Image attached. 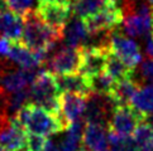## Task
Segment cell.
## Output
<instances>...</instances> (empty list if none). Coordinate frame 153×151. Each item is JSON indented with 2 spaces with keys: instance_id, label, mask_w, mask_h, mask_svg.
Masks as SVG:
<instances>
[{
  "instance_id": "4fadbf2b",
  "label": "cell",
  "mask_w": 153,
  "mask_h": 151,
  "mask_svg": "<svg viewBox=\"0 0 153 151\" xmlns=\"http://www.w3.org/2000/svg\"><path fill=\"white\" fill-rule=\"evenodd\" d=\"M80 151H109L108 127L100 125H86Z\"/></svg>"
},
{
  "instance_id": "4316f807",
  "label": "cell",
  "mask_w": 153,
  "mask_h": 151,
  "mask_svg": "<svg viewBox=\"0 0 153 151\" xmlns=\"http://www.w3.org/2000/svg\"><path fill=\"white\" fill-rule=\"evenodd\" d=\"M140 77L144 82H148L151 87H153V61L152 59H143L139 66Z\"/></svg>"
},
{
  "instance_id": "836d02e7",
  "label": "cell",
  "mask_w": 153,
  "mask_h": 151,
  "mask_svg": "<svg viewBox=\"0 0 153 151\" xmlns=\"http://www.w3.org/2000/svg\"><path fill=\"white\" fill-rule=\"evenodd\" d=\"M152 34H153V32H152Z\"/></svg>"
},
{
  "instance_id": "52a82bcc",
  "label": "cell",
  "mask_w": 153,
  "mask_h": 151,
  "mask_svg": "<svg viewBox=\"0 0 153 151\" xmlns=\"http://www.w3.org/2000/svg\"><path fill=\"white\" fill-rule=\"evenodd\" d=\"M110 51L104 45H85L81 48V64L79 72L91 79L105 72L106 59Z\"/></svg>"
},
{
  "instance_id": "ac0fdd59",
  "label": "cell",
  "mask_w": 153,
  "mask_h": 151,
  "mask_svg": "<svg viewBox=\"0 0 153 151\" xmlns=\"http://www.w3.org/2000/svg\"><path fill=\"white\" fill-rule=\"evenodd\" d=\"M24 21L20 15L12 10L0 14V37L10 40H20L23 34Z\"/></svg>"
},
{
  "instance_id": "484cf974",
  "label": "cell",
  "mask_w": 153,
  "mask_h": 151,
  "mask_svg": "<svg viewBox=\"0 0 153 151\" xmlns=\"http://www.w3.org/2000/svg\"><path fill=\"white\" fill-rule=\"evenodd\" d=\"M46 141H47V137H42V136H38V135L28 133V136H27L25 150L27 151H45Z\"/></svg>"
},
{
  "instance_id": "7402d4cb",
  "label": "cell",
  "mask_w": 153,
  "mask_h": 151,
  "mask_svg": "<svg viewBox=\"0 0 153 151\" xmlns=\"http://www.w3.org/2000/svg\"><path fill=\"white\" fill-rule=\"evenodd\" d=\"M133 141L137 149H142L147 145L153 144V127L147 122H140L133 133Z\"/></svg>"
},
{
  "instance_id": "44dd1931",
  "label": "cell",
  "mask_w": 153,
  "mask_h": 151,
  "mask_svg": "<svg viewBox=\"0 0 153 151\" xmlns=\"http://www.w3.org/2000/svg\"><path fill=\"white\" fill-rule=\"evenodd\" d=\"M105 73L110 76L114 81L120 82V81L133 78L134 69L128 67L127 64L120 61V59L117 56H114L113 53H109L108 59H106Z\"/></svg>"
},
{
  "instance_id": "8992f818",
  "label": "cell",
  "mask_w": 153,
  "mask_h": 151,
  "mask_svg": "<svg viewBox=\"0 0 153 151\" xmlns=\"http://www.w3.org/2000/svg\"><path fill=\"white\" fill-rule=\"evenodd\" d=\"M140 122H144V118L130 106H117L111 112L108 130L118 136L132 137Z\"/></svg>"
},
{
  "instance_id": "1f68e13d",
  "label": "cell",
  "mask_w": 153,
  "mask_h": 151,
  "mask_svg": "<svg viewBox=\"0 0 153 151\" xmlns=\"http://www.w3.org/2000/svg\"><path fill=\"white\" fill-rule=\"evenodd\" d=\"M144 122H147V123H149V125L153 127V115L152 116H148V117H146V120H144Z\"/></svg>"
},
{
  "instance_id": "8fae6325",
  "label": "cell",
  "mask_w": 153,
  "mask_h": 151,
  "mask_svg": "<svg viewBox=\"0 0 153 151\" xmlns=\"http://www.w3.org/2000/svg\"><path fill=\"white\" fill-rule=\"evenodd\" d=\"M7 58L17 63L22 69H33L39 67L47 59V56L45 53H37L28 49L25 45L22 44L20 40H12Z\"/></svg>"
},
{
  "instance_id": "277c9868",
  "label": "cell",
  "mask_w": 153,
  "mask_h": 151,
  "mask_svg": "<svg viewBox=\"0 0 153 151\" xmlns=\"http://www.w3.org/2000/svg\"><path fill=\"white\" fill-rule=\"evenodd\" d=\"M123 19H124L123 8L118 5V0H113L110 4H108L99 13L84 19V21L87 28V32H89L91 37V35L110 33V32L114 30V28L123 24Z\"/></svg>"
},
{
  "instance_id": "3957f363",
  "label": "cell",
  "mask_w": 153,
  "mask_h": 151,
  "mask_svg": "<svg viewBox=\"0 0 153 151\" xmlns=\"http://www.w3.org/2000/svg\"><path fill=\"white\" fill-rule=\"evenodd\" d=\"M30 96L33 105L46 110L54 116H59L62 92L58 88L54 74L42 68L30 86Z\"/></svg>"
},
{
  "instance_id": "d6986e66",
  "label": "cell",
  "mask_w": 153,
  "mask_h": 151,
  "mask_svg": "<svg viewBox=\"0 0 153 151\" xmlns=\"http://www.w3.org/2000/svg\"><path fill=\"white\" fill-rule=\"evenodd\" d=\"M130 107L139 113L146 120V117L153 115V87L151 86H139L134 93L132 101H130Z\"/></svg>"
},
{
  "instance_id": "83f0119b",
  "label": "cell",
  "mask_w": 153,
  "mask_h": 151,
  "mask_svg": "<svg viewBox=\"0 0 153 151\" xmlns=\"http://www.w3.org/2000/svg\"><path fill=\"white\" fill-rule=\"evenodd\" d=\"M146 53H147V56H148V59H152V61H153V35L152 34L147 38Z\"/></svg>"
},
{
  "instance_id": "5bb4252c",
  "label": "cell",
  "mask_w": 153,
  "mask_h": 151,
  "mask_svg": "<svg viewBox=\"0 0 153 151\" xmlns=\"http://www.w3.org/2000/svg\"><path fill=\"white\" fill-rule=\"evenodd\" d=\"M29 86L24 69H5L0 73V98H5L10 95L20 92Z\"/></svg>"
},
{
  "instance_id": "cb8c5ba5",
  "label": "cell",
  "mask_w": 153,
  "mask_h": 151,
  "mask_svg": "<svg viewBox=\"0 0 153 151\" xmlns=\"http://www.w3.org/2000/svg\"><path fill=\"white\" fill-rule=\"evenodd\" d=\"M91 88H92V93L95 95H100V96H108L110 89L113 88L114 83L117 81H114L110 76L106 74L105 72L96 76V77L91 78Z\"/></svg>"
},
{
  "instance_id": "9c48e42d",
  "label": "cell",
  "mask_w": 153,
  "mask_h": 151,
  "mask_svg": "<svg viewBox=\"0 0 153 151\" xmlns=\"http://www.w3.org/2000/svg\"><path fill=\"white\" fill-rule=\"evenodd\" d=\"M114 105L105 96L92 93L87 97L82 120L86 125H100L108 127Z\"/></svg>"
},
{
  "instance_id": "7c38bea8",
  "label": "cell",
  "mask_w": 153,
  "mask_h": 151,
  "mask_svg": "<svg viewBox=\"0 0 153 151\" xmlns=\"http://www.w3.org/2000/svg\"><path fill=\"white\" fill-rule=\"evenodd\" d=\"M86 101H87L86 96L75 95V93H62L59 116L62 117V120L67 125L75 121H79L84 117Z\"/></svg>"
},
{
  "instance_id": "2e32d148",
  "label": "cell",
  "mask_w": 153,
  "mask_h": 151,
  "mask_svg": "<svg viewBox=\"0 0 153 151\" xmlns=\"http://www.w3.org/2000/svg\"><path fill=\"white\" fill-rule=\"evenodd\" d=\"M58 88L62 93H75L89 97L92 95L91 81L87 79L80 73L67 74V76H56Z\"/></svg>"
},
{
  "instance_id": "f546056e",
  "label": "cell",
  "mask_w": 153,
  "mask_h": 151,
  "mask_svg": "<svg viewBox=\"0 0 153 151\" xmlns=\"http://www.w3.org/2000/svg\"><path fill=\"white\" fill-rule=\"evenodd\" d=\"M9 5H8V0H0V14L9 12Z\"/></svg>"
},
{
  "instance_id": "e575fe53",
  "label": "cell",
  "mask_w": 153,
  "mask_h": 151,
  "mask_svg": "<svg viewBox=\"0 0 153 151\" xmlns=\"http://www.w3.org/2000/svg\"><path fill=\"white\" fill-rule=\"evenodd\" d=\"M152 35H153V34H152Z\"/></svg>"
},
{
  "instance_id": "603a6c76",
  "label": "cell",
  "mask_w": 153,
  "mask_h": 151,
  "mask_svg": "<svg viewBox=\"0 0 153 151\" xmlns=\"http://www.w3.org/2000/svg\"><path fill=\"white\" fill-rule=\"evenodd\" d=\"M109 151H138L132 137H122L108 130Z\"/></svg>"
},
{
  "instance_id": "f1b7e54d",
  "label": "cell",
  "mask_w": 153,
  "mask_h": 151,
  "mask_svg": "<svg viewBox=\"0 0 153 151\" xmlns=\"http://www.w3.org/2000/svg\"><path fill=\"white\" fill-rule=\"evenodd\" d=\"M38 3H52V4H66V5H71L72 0H38Z\"/></svg>"
},
{
  "instance_id": "6da1fadb",
  "label": "cell",
  "mask_w": 153,
  "mask_h": 151,
  "mask_svg": "<svg viewBox=\"0 0 153 151\" xmlns=\"http://www.w3.org/2000/svg\"><path fill=\"white\" fill-rule=\"evenodd\" d=\"M22 18L24 21V28L20 43L33 52L45 53L48 58L50 52L53 51L59 40H62V30L51 28L43 23L34 9L25 13Z\"/></svg>"
},
{
  "instance_id": "d4e9b609",
  "label": "cell",
  "mask_w": 153,
  "mask_h": 151,
  "mask_svg": "<svg viewBox=\"0 0 153 151\" xmlns=\"http://www.w3.org/2000/svg\"><path fill=\"white\" fill-rule=\"evenodd\" d=\"M34 0H8L9 9L14 12L15 14L23 17L25 13L32 10V5H33Z\"/></svg>"
},
{
  "instance_id": "9a60e30c",
  "label": "cell",
  "mask_w": 153,
  "mask_h": 151,
  "mask_svg": "<svg viewBox=\"0 0 153 151\" xmlns=\"http://www.w3.org/2000/svg\"><path fill=\"white\" fill-rule=\"evenodd\" d=\"M90 37L87 28L85 25L84 19L74 17L67 21L62 29V40L66 43L67 47L72 48H82L87 42V38Z\"/></svg>"
},
{
  "instance_id": "7a4b0ae2",
  "label": "cell",
  "mask_w": 153,
  "mask_h": 151,
  "mask_svg": "<svg viewBox=\"0 0 153 151\" xmlns=\"http://www.w3.org/2000/svg\"><path fill=\"white\" fill-rule=\"evenodd\" d=\"M13 117L27 131V133L29 132L42 137L53 136L68 127L61 116H54L33 103L24 106Z\"/></svg>"
},
{
  "instance_id": "e0dca14e",
  "label": "cell",
  "mask_w": 153,
  "mask_h": 151,
  "mask_svg": "<svg viewBox=\"0 0 153 151\" xmlns=\"http://www.w3.org/2000/svg\"><path fill=\"white\" fill-rule=\"evenodd\" d=\"M139 86H140V83L137 82L134 78L115 82L106 97L111 101L114 107L130 106V101H132L137 89L139 88Z\"/></svg>"
},
{
  "instance_id": "ffe728a7",
  "label": "cell",
  "mask_w": 153,
  "mask_h": 151,
  "mask_svg": "<svg viewBox=\"0 0 153 151\" xmlns=\"http://www.w3.org/2000/svg\"><path fill=\"white\" fill-rule=\"evenodd\" d=\"M111 1L113 0H72L71 8H72V14H75V17L86 19L99 13Z\"/></svg>"
},
{
  "instance_id": "4dcf8cb0",
  "label": "cell",
  "mask_w": 153,
  "mask_h": 151,
  "mask_svg": "<svg viewBox=\"0 0 153 151\" xmlns=\"http://www.w3.org/2000/svg\"><path fill=\"white\" fill-rule=\"evenodd\" d=\"M138 151H153V144L152 145H147V146L139 149Z\"/></svg>"
},
{
  "instance_id": "d6a6232c",
  "label": "cell",
  "mask_w": 153,
  "mask_h": 151,
  "mask_svg": "<svg viewBox=\"0 0 153 151\" xmlns=\"http://www.w3.org/2000/svg\"><path fill=\"white\" fill-rule=\"evenodd\" d=\"M147 1L149 3V5H151V7H153V0H147Z\"/></svg>"
},
{
  "instance_id": "ba28073f",
  "label": "cell",
  "mask_w": 153,
  "mask_h": 151,
  "mask_svg": "<svg viewBox=\"0 0 153 151\" xmlns=\"http://www.w3.org/2000/svg\"><path fill=\"white\" fill-rule=\"evenodd\" d=\"M81 64V48L65 45L48 58V68L54 76H67L77 73Z\"/></svg>"
},
{
  "instance_id": "5b68a950",
  "label": "cell",
  "mask_w": 153,
  "mask_h": 151,
  "mask_svg": "<svg viewBox=\"0 0 153 151\" xmlns=\"http://www.w3.org/2000/svg\"><path fill=\"white\" fill-rule=\"evenodd\" d=\"M108 48L110 53L117 56L130 68L134 69L142 63V54L138 44L123 33L115 30L110 32L108 37Z\"/></svg>"
},
{
  "instance_id": "30bf717a",
  "label": "cell",
  "mask_w": 153,
  "mask_h": 151,
  "mask_svg": "<svg viewBox=\"0 0 153 151\" xmlns=\"http://www.w3.org/2000/svg\"><path fill=\"white\" fill-rule=\"evenodd\" d=\"M36 10L39 19L50 25L51 28L62 30L72 15V8L66 4H52V3H38Z\"/></svg>"
}]
</instances>
